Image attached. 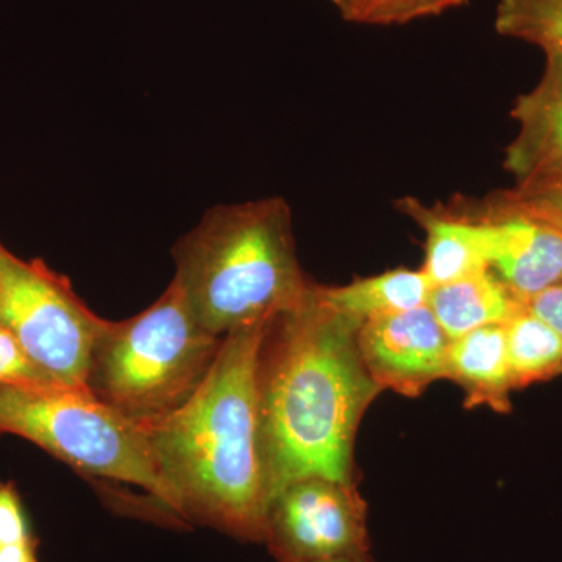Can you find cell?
Masks as SVG:
<instances>
[{
  "instance_id": "6da1fadb",
  "label": "cell",
  "mask_w": 562,
  "mask_h": 562,
  "mask_svg": "<svg viewBox=\"0 0 562 562\" xmlns=\"http://www.w3.org/2000/svg\"><path fill=\"white\" fill-rule=\"evenodd\" d=\"M360 327L322 301L316 284L269 324L257 373L269 501L310 476L355 484L358 425L383 391L361 360Z\"/></svg>"
},
{
  "instance_id": "7a4b0ae2",
  "label": "cell",
  "mask_w": 562,
  "mask_h": 562,
  "mask_svg": "<svg viewBox=\"0 0 562 562\" xmlns=\"http://www.w3.org/2000/svg\"><path fill=\"white\" fill-rule=\"evenodd\" d=\"M269 324L225 335L198 391L173 412L139 424L181 517L255 542H262L271 503L257 380Z\"/></svg>"
},
{
  "instance_id": "3957f363",
  "label": "cell",
  "mask_w": 562,
  "mask_h": 562,
  "mask_svg": "<svg viewBox=\"0 0 562 562\" xmlns=\"http://www.w3.org/2000/svg\"><path fill=\"white\" fill-rule=\"evenodd\" d=\"M176 276L192 314L211 335L276 319L313 283L295 251L281 198L214 206L173 247Z\"/></svg>"
},
{
  "instance_id": "277c9868",
  "label": "cell",
  "mask_w": 562,
  "mask_h": 562,
  "mask_svg": "<svg viewBox=\"0 0 562 562\" xmlns=\"http://www.w3.org/2000/svg\"><path fill=\"white\" fill-rule=\"evenodd\" d=\"M222 339L192 314L176 281L131 319L109 322L92 351L87 390L128 419H157L198 391Z\"/></svg>"
},
{
  "instance_id": "5b68a950",
  "label": "cell",
  "mask_w": 562,
  "mask_h": 562,
  "mask_svg": "<svg viewBox=\"0 0 562 562\" xmlns=\"http://www.w3.org/2000/svg\"><path fill=\"white\" fill-rule=\"evenodd\" d=\"M5 435L27 439L87 475L143 487L181 516L179 498L158 469L138 422L90 391L0 384V438Z\"/></svg>"
},
{
  "instance_id": "8992f818",
  "label": "cell",
  "mask_w": 562,
  "mask_h": 562,
  "mask_svg": "<svg viewBox=\"0 0 562 562\" xmlns=\"http://www.w3.org/2000/svg\"><path fill=\"white\" fill-rule=\"evenodd\" d=\"M0 325L55 383L87 390L109 321L85 305L65 276L0 244Z\"/></svg>"
},
{
  "instance_id": "52a82bcc",
  "label": "cell",
  "mask_w": 562,
  "mask_h": 562,
  "mask_svg": "<svg viewBox=\"0 0 562 562\" xmlns=\"http://www.w3.org/2000/svg\"><path fill=\"white\" fill-rule=\"evenodd\" d=\"M262 542L279 562L369 553L368 506L355 484L322 476L297 480L269 503Z\"/></svg>"
},
{
  "instance_id": "ba28073f",
  "label": "cell",
  "mask_w": 562,
  "mask_h": 562,
  "mask_svg": "<svg viewBox=\"0 0 562 562\" xmlns=\"http://www.w3.org/2000/svg\"><path fill=\"white\" fill-rule=\"evenodd\" d=\"M357 341L369 375L382 390L416 397L447 379L452 339L428 305L362 322Z\"/></svg>"
},
{
  "instance_id": "9c48e42d",
  "label": "cell",
  "mask_w": 562,
  "mask_h": 562,
  "mask_svg": "<svg viewBox=\"0 0 562 562\" xmlns=\"http://www.w3.org/2000/svg\"><path fill=\"white\" fill-rule=\"evenodd\" d=\"M490 269L525 305L562 283V232L491 201Z\"/></svg>"
},
{
  "instance_id": "30bf717a",
  "label": "cell",
  "mask_w": 562,
  "mask_h": 562,
  "mask_svg": "<svg viewBox=\"0 0 562 562\" xmlns=\"http://www.w3.org/2000/svg\"><path fill=\"white\" fill-rule=\"evenodd\" d=\"M517 133L503 154L514 184L562 173V52L546 54L538 83L517 95L512 109Z\"/></svg>"
},
{
  "instance_id": "8fae6325",
  "label": "cell",
  "mask_w": 562,
  "mask_h": 562,
  "mask_svg": "<svg viewBox=\"0 0 562 562\" xmlns=\"http://www.w3.org/2000/svg\"><path fill=\"white\" fill-rule=\"evenodd\" d=\"M447 379L460 384L468 408L487 405L497 413H508L514 386L505 325H490L452 339Z\"/></svg>"
},
{
  "instance_id": "7c38bea8",
  "label": "cell",
  "mask_w": 562,
  "mask_h": 562,
  "mask_svg": "<svg viewBox=\"0 0 562 562\" xmlns=\"http://www.w3.org/2000/svg\"><path fill=\"white\" fill-rule=\"evenodd\" d=\"M409 211L427 233L422 271L432 286L490 271V228L483 217L446 216L412 205Z\"/></svg>"
},
{
  "instance_id": "4fadbf2b",
  "label": "cell",
  "mask_w": 562,
  "mask_h": 562,
  "mask_svg": "<svg viewBox=\"0 0 562 562\" xmlns=\"http://www.w3.org/2000/svg\"><path fill=\"white\" fill-rule=\"evenodd\" d=\"M427 305L450 339L490 325H505L527 306L491 269L432 286Z\"/></svg>"
},
{
  "instance_id": "5bb4252c",
  "label": "cell",
  "mask_w": 562,
  "mask_h": 562,
  "mask_svg": "<svg viewBox=\"0 0 562 562\" xmlns=\"http://www.w3.org/2000/svg\"><path fill=\"white\" fill-rule=\"evenodd\" d=\"M431 290V280L422 269H394L346 286H319V294L335 312L362 324L427 305Z\"/></svg>"
},
{
  "instance_id": "9a60e30c",
  "label": "cell",
  "mask_w": 562,
  "mask_h": 562,
  "mask_svg": "<svg viewBox=\"0 0 562 562\" xmlns=\"http://www.w3.org/2000/svg\"><path fill=\"white\" fill-rule=\"evenodd\" d=\"M514 390L562 373V336L525 306L505 324Z\"/></svg>"
},
{
  "instance_id": "2e32d148",
  "label": "cell",
  "mask_w": 562,
  "mask_h": 562,
  "mask_svg": "<svg viewBox=\"0 0 562 562\" xmlns=\"http://www.w3.org/2000/svg\"><path fill=\"white\" fill-rule=\"evenodd\" d=\"M494 29L543 55L562 52V0H497Z\"/></svg>"
},
{
  "instance_id": "e0dca14e",
  "label": "cell",
  "mask_w": 562,
  "mask_h": 562,
  "mask_svg": "<svg viewBox=\"0 0 562 562\" xmlns=\"http://www.w3.org/2000/svg\"><path fill=\"white\" fill-rule=\"evenodd\" d=\"M344 21L351 24L391 27L441 16L471 0H330Z\"/></svg>"
},
{
  "instance_id": "ac0fdd59",
  "label": "cell",
  "mask_w": 562,
  "mask_h": 562,
  "mask_svg": "<svg viewBox=\"0 0 562 562\" xmlns=\"http://www.w3.org/2000/svg\"><path fill=\"white\" fill-rule=\"evenodd\" d=\"M492 202L562 232V173L514 184Z\"/></svg>"
},
{
  "instance_id": "d6986e66",
  "label": "cell",
  "mask_w": 562,
  "mask_h": 562,
  "mask_svg": "<svg viewBox=\"0 0 562 562\" xmlns=\"http://www.w3.org/2000/svg\"><path fill=\"white\" fill-rule=\"evenodd\" d=\"M0 384H13V386L58 384L46 372L41 371L22 349L21 344L2 325H0Z\"/></svg>"
},
{
  "instance_id": "ffe728a7",
  "label": "cell",
  "mask_w": 562,
  "mask_h": 562,
  "mask_svg": "<svg viewBox=\"0 0 562 562\" xmlns=\"http://www.w3.org/2000/svg\"><path fill=\"white\" fill-rule=\"evenodd\" d=\"M33 535L27 514L16 487L0 484V543L32 541Z\"/></svg>"
},
{
  "instance_id": "44dd1931",
  "label": "cell",
  "mask_w": 562,
  "mask_h": 562,
  "mask_svg": "<svg viewBox=\"0 0 562 562\" xmlns=\"http://www.w3.org/2000/svg\"><path fill=\"white\" fill-rule=\"evenodd\" d=\"M527 308L562 336V283L532 297Z\"/></svg>"
},
{
  "instance_id": "7402d4cb",
  "label": "cell",
  "mask_w": 562,
  "mask_h": 562,
  "mask_svg": "<svg viewBox=\"0 0 562 562\" xmlns=\"http://www.w3.org/2000/svg\"><path fill=\"white\" fill-rule=\"evenodd\" d=\"M0 562H38L36 541L0 543Z\"/></svg>"
},
{
  "instance_id": "603a6c76",
  "label": "cell",
  "mask_w": 562,
  "mask_h": 562,
  "mask_svg": "<svg viewBox=\"0 0 562 562\" xmlns=\"http://www.w3.org/2000/svg\"><path fill=\"white\" fill-rule=\"evenodd\" d=\"M328 562H375L371 557V553L355 554V557L339 558V560H333Z\"/></svg>"
}]
</instances>
